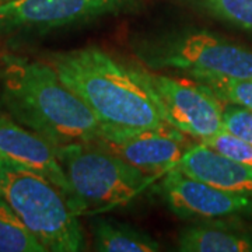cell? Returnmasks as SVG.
<instances>
[{
    "mask_svg": "<svg viewBox=\"0 0 252 252\" xmlns=\"http://www.w3.org/2000/svg\"><path fill=\"white\" fill-rule=\"evenodd\" d=\"M184 252H252V238L212 224L185 228L178 238Z\"/></svg>",
    "mask_w": 252,
    "mask_h": 252,
    "instance_id": "12",
    "label": "cell"
},
{
    "mask_svg": "<svg viewBox=\"0 0 252 252\" xmlns=\"http://www.w3.org/2000/svg\"><path fill=\"white\" fill-rule=\"evenodd\" d=\"M0 99L14 121L56 147L94 143L102 129V122L49 63L4 56Z\"/></svg>",
    "mask_w": 252,
    "mask_h": 252,
    "instance_id": "1",
    "label": "cell"
},
{
    "mask_svg": "<svg viewBox=\"0 0 252 252\" xmlns=\"http://www.w3.org/2000/svg\"><path fill=\"white\" fill-rule=\"evenodd\" d=\"M188 76L205 84L221 101L252 111V77L234 79L205 72H190Z\"/></svg>",
    "mask_w": 252,
    "mask_h": 252,
    "instance_id": "15",
    "label": "cell"
},
{
    "mask_svg": "<svg viewBox=\"0 0 252 252\" xmlns=\"http://www.w3.org/2000/svg\"><path fill=\"white\" fill-rule=\"evenodd\" d=\"M164 121L185 135L203 140L224 130V101L195 79H178L137 69Z\"/></svg>",
    "mask_w": 252,
    "mask_h": 252,
    "instance_id": "6",
    "label": "cell"
},
{
    "mask_svg": "<svg viewBox=\"0 0 252 252\" xmlns=\"http://www.w3.org/2000/svg\"><path fill=\"white\" fill-rule=\"evenodd\" d=\"M157 192L167 207L181 219H216L252 209V198L227 192L172 168Z\"/></svg>",
    "mask_w": 252,
    "mask_h": 252,
    "instance_id": "9",
    "label": "cell"
},
{
    "mask_svg": "<svg viewBox=\"0 0 252 252\" xmlns=\"http://www.w3.org/2000/svg\"><path fill=\"white\" fill-rule=\"evenodd\" d=\"M0 161L39 172L62 190L67 202L72 196L56 146L6 115H0Z\"/></svg>",
    "mask_w": 252,
    "mask_h": 252,
    "instance_id": "10",
    "label": "cell"
},
{
    "mask_svg": "<svg viewBox=\"0 0 252 252\" xmlns=\"http://www.w3.org/2000/svg\"><path fill=\"white\" fill-rule=\"evenodd\" d=\"M175 168L212 187L252 198L251 167L217 153L202 142L189 143Z\"/></svg>",
    "mask_w": 252,
    "mask_h": 252,
    "instance_id": "11",
    "label": "cell"
},
{
    "mask_svg": "<svg viewBox=\"0 0 252 252\" xmlns=\"http://www.w3.org/2000/svg\"><path fill=\"white\" fill-rule=\"evenodd\" d=\"M0 198L16 212L46 248L54 252H76L84 247L79 219L66 195L39 172L0 161Z\"/></svg>",
    "mask_w": 252,
    "mask_h": 252,
    "instance_id": "3",
    "label": "cell"
},
{
    "mask_svg": "<svg viewBox=\"0 0 252 252\" xmlns=\"http://www.w3.org/2000/svg\"><path fill=\"white\" fill-rule=\"evenodd\" d=\"M0 252H46L3 198H0Z\"/></svg>",
    "mask_w": 252,
    "mask_h": 252,
    "instance_id": "14",
    "label": "cell"
},
{
    "mask_svg": "<svg viewBox=\"0 0 252 252\" xmlns=\"http://www.w3.org/2000/svg\"><path fill=\"white\" fill-rule=\"evenodd\" d=\"M210 13L237 27L252 31V0H200Z\"/></svg>",
    "mask_w": 252,
    "mask_h": 252,
    "instance_id": "16",
    "label": "cell"
},
{
    "mask_svg": "<svg viewBox=\"0 0 252 252\" xmlns=\"http://www.w3.org/2000/svg\"><path fill=\"white\" fill-rule=\"evenodd\" d=\"M56 152L70 184L72 196L67 203L76 216L124 205L154 177L94 144H66L56 147Z\"/></svg>",
    "mask_w": 252,
    "mask_h": 252,
    "instance_id": "4",
    "label": "cell"
},
{
    "mask_svg": "<svg viewBox=\"0 0 252 252\" xmlns=\"http://www.w3.org/2000/svg\"><path fill=\"white\" fill-rule=\"evenodd\" d=\"M0 1H6V0H0Z\"/></svg>",
    "mask_w": 252,
    "mask_h": 252,
    "instance_id": "19",
    "label": "cell"
},
{
    "mask_svg": "<svg viewBox=\"0 0 252 252\" xmlns=\"http://www.w3.org/2000/svg\"><path fill=\"white\" fill-rule=\"evenodd\" d=\"M154 69H175L187 74L205 72L234 79L252 77V51L209 32H189L147 45L140 54Z\"/></svg>",
    "mask_w": 252,
    "mask_h": 252,
    "instance_id": "5",
    "label": "cell"
},
{
    "mask_svg": "<svg viewBox=\"0 0 252 252\" xmlns=\"http://www.w3.org/2000/svg\"><path fill=\"white\" fill-rule=\"evenodd\" d=\"M95 147L117 156L149 175H161L177 167L189 143L185 133L170 125L122 127L104 125Z\"/></svg>",
    "mask_w": 252,
    "mask_h": 252,
    "instance_id": "7",
    "label": "cell"
},
{
    "mask_svg": "<svg viewBox=\"0 0 252 252\" xmlns=\"http://www.w3.org/2000/svg\"><path fill=\"white\" fill-rule=\"evenodd\" d=\"M200 142L206 144L207 147L216 150L217 153L223 154L234 161L248 165L252 168V146L233 133L223 130V132L206 137Z\"/></svg>",
    "mask_w": 252,
    "mask_h": 252,
    "instance_id": "17",
    "label": "cell"
},
{
    "mask_svg": "<svg viewBox=\"0 0 252 252\" xmlns=\"http://www.w3.org/2000/svg\"><path fill=\"white\" fill-rule=\"evenodd\" d=\"M93 240L101 252H154L160 244L135 227L112 219H98L93 224Z\"/></svg>",
    "mask_w": 252,
    "mask_h": 252,
    "instance_id": "13",
    "label": "cell"
},
{
    "mask_svg": "<svg viewBox=\"0 0 252 252\" xmlns=\"http://www.w3.org/2000/svg\"><path fill=\"white\" fill-rule=\"evenodd\" d=\"M132 0H6L0 1V32L66 27L122 9Z\"/></svg>",
    "mask_w": 252,
    "mask_h": 252,
    "instance_id": "8",
    "label": "cell"
},
{
    "mask_svg": "<svg viewBox=\"0 0 252 252\" xmlns=\"http://www.w3.org/2000/svg\"><path fill=\"white\" fill-rule=\"evenodd\" d=\"M48 63L104 125H168L137 67H127L97 46L54 54Z\"/></svg>",
    "mask_w": 252,
    "mask_h": 252,
    "instance_id": "2",
    "label": "cell"
},
{
    "mask_svg": "<svg viewBox=\"0 0 252 252\" xmlns=\"http://www.w3.org/2000/svg\"><path fill=\"white\" fill-rule=\"evenodd\" d=\"M223 125L225 132L233 133L252 146V111L224 102Z\"/></svg>",
    "mask_w": 252,
    "mask_h": 252,
    "instance_id": "18",
    "label": "cell"
}]
</instances>
